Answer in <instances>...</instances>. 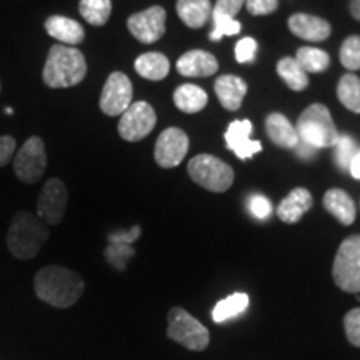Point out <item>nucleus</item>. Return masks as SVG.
Returning a JSON list of instances; mask_svg holds the SVG:
<instances>
[{"label": "nucleus", "instance_id": "obj_1", "mask_svg": "<svg viewBox=\"0 0 360 360\" xmlns=\"http://www.w3.org/2000/svg\"><path fill=\"white\" fill-rule=\"evenodd\" d=\"M84 278L62 265H47L34 277L35 295L56 309H69L82 297Z\"/></svg>", "mask_w": 360, "mask_h": 360}, {"label": "nucleus", "instance_id": "obj_2", "mask_svg": "<svg viewBox=\"0 0 360 360\" xmlns=\"http://www.w3.org/2000/svg\"><path fill=\"white\" fill-rule=\"evenodd\" d=\"M87 75L84 53L75 47L56 44L49 51L42 79L51 89H69L82 82Z\"/></svg>", "mask_w": 360, "mask_h": 360}, {"label": "nucleus", "instance_id": "obj_3", "mask_svg": "<svg viewBox=\"0 0 360 360\" xmlns=\"http://www.w3.org/2000/svg\"><path fill=\"white\" fill-rule=\"evenodd\" d=\"M49 227L37 215L20 210L13 215L7 232L8 252L15 259L30 260L39 254L45 242L49 240Z\"/></svg>", "mask_w": 360, "mask_h": 360}, {"label": "nucleus", "instance_id": "obj_4", "mask_svg": "<svg viewBox=\"0 0 360 360\" xmlns=\"http://www.w3.org/2000/svg\"><path fill=\"white\" fill-rule=\"evenodd\" d=\"M297 135L299 141L314 148L334 147L339 141V132L332 120L330 112L322 103H314L300 114L297 120Z\"/></svg>", "mask_w": 360, "mask_h": 360}, {"label": "nucleus", "instance_id": "obj_5", "mask_svg": "<svg viewBox=\"0 0 360 360\" xmlns=\"http://www.w3.org/2000/svg\"><path fill=\"white\" fill-rule=\"evenodd\" d=\"M332 277L344 292H360V236H350L342 242L334 259Z\"/></svg>", "mask_w": 360, "mask_h": 360}, {"label": "nucleus", "instance_id": "obj_6", "mask_svg": "<svg viewBox=\"0 0 360 360\" xmlns=\"http://www.w3.org/2000/svg\"><path fill=\"white\" fill-rule=\"evenodd\" d=\"M188 175L210 192H225L233 184V170L224 160L209 154L195 155L188 162Z\"/></svg>", "mask_w": 360, "mask_h": 360}, {"label": "nucleus", "instance_id": "obj_7", "mask_svg": "<svg viewBox=\"0 0 360 360\" xmlns=\"http://www.w3.org/2000/svg\"><path fill=\"white\" fill-rule=\"evenodd\" d=\"M167 337L177 344L184 345L193 352L205 350L210 342V334L204 323H200L195 317H192L187 310L174 307L169 312Z\"/></svg>", "mask_w": 360, "mask_h": 360}, {"label": "nucleus", "instance_id": "obj_8", "mask_svg": "<svg viewBox=\"0 0 360 360\" xmlns=\"http://www.w3.org/2000/svg\"><path fill=\"white\" fill-rule=\"evenodd\" d=\"M47 169V154L45 143L37 135L27 139L24 146L13 157V172L24 184H35L44 177Z\"/></svg>", "mask_w": 360, "mask_h": 360}, {"label": "nucleus", "instance_id": "obj_9", "mask_svg": "<svg viewBox=\"0 0 360 360\" xmlns=\"http://www.w3.org/2000/svg\"><path fill=\"white\" fill-rule=\"evenodd\" d=\"M155 124L157 115L154 107L143 101L134 102L120 115L119 135L127 142H139L154 130Z\"/></svg>", "mask_w": 360, "mask_h": 360}, {"label": "nucleus", "instance_id": "obj_10", "mask_svg": "<svg viewBox=\"0 0 360 360\" xmlns=\"http://www.w3.org/2000/svg\"><path fill=\"white\" fill-rule=\"evenodd\" d=\"M69 192L60 179H49L37 200V217L45 225H58L65 217Z\"/></svg>", "mask_w": 360, "mask_h": 360}, {"label": "nucleus", "instance_id": "obj_11", "mask_svg": "<svg viewBox=\"0 0 360 360\" xmlns=\"http://www.w3.org/2000/svg\"><path fill=\"white\" fill-rule=\"evenodd\" d=\"M132 82L122 72H114L107 77L101 94V110L109 117L122 115L132 103Z\"/></svg>", "mask_w": 360, "mask_h": 360}, {"label": "nucleus", "instance_id": "obj_12", "mask_svg": "<svg viewBox=\"0 0 360 360\" xmlns=\"http://www.w3.org/2000/svg\"><path fill=\"white\" fill-rule=\"evenodd\" d=\"M165 17L167 13L162 7H148L146 11L130 15L127 27L139 42L154 44L165 34Z\"/></svg>", "mask_w": 360, "mask_h": 360}, {"label": "nucleus", "instance_id": "obj_13", "mask_svg": "<svg viewBox=\"0 0 360 360\" xmlns=\"http://www.w3.org/2000/svg\"><path fill=\"white\" fill-rule=\"evenodd\" d=\"M188 150V137L177 127L165 129L155 142V162L164 169L177 167Z\"/></svg>", "mask_w": 360, "mask_h": 360}, {"label": "nucleus", "instance_id": "obj_14", "mask_svg": "<svg viewBox=\"0 0 360 360\" xmlns=\"http://www.w3.org/2000/svg\"><path fill=\"white\" fill-rule=\"evenodd\" d=\"M252 124L250 120H233L229 125L227 132H225V142L227 148L232 150L238 159H250L257 152L262 150V143L259 141H252Z\"/></svg>", "mask_w": 360, "mask_h": 360}, {"label": "nucleus", "instance_id": "obj_15", "mask_svg": "<svg viewBox=\"0 0 360 360\" xmlns=\"http://www.w3.org/2000/svg\"><path fill=\"white\" fill-rule=\"evenodd\" d=\"M290 32L310 42H323L330 37L332 27L327 20L310 13H294L289 19Z\"/></svg>", "mask_w": 360, "mask_h": 360}, {"label": "nucleus", "instance_id": "obj_16", "mask_svg": "<svg viewBox=\"0 0 360 360\" xmlns=\"http://www.w3.org/2000/svg\"><path fill=\"white\" fill-rule=\"evenodd\" d=\"M217 70V58L205 51H191L177 60V72L184 77H210Z\"/></svg>", "mask_w": 360, "mask_h": 360}, {"label": "nucleus", "instance_id": "obj_17", "mask_svg": "<svg viewBox=\"0 0 360 360\" xmlns=\"http://www.w3.org/2000/svg\"><path fill=\"white\" fill-rule=\"evenodd\" d=\"M45 30L56 39L62 45H69V47H75V45L82 44L85 39L84 27L79 24L77 20L69 19L64 15H52L45 20Z\"/></svg>", "mask_w": 360, "mask_h": 360}, {"label": "nucleus", "instance_id": "obj_18", "mask_svg": "<svg viewBox=\"0 0 360 360\" xmlns=\"http://www.w3.org/2000/svg\"><path fill=\"white\" fill-rule=\"evenodd\" d=\"M312 207V193L307 188L297 187L278 204V219L285 224H297Z\"/></svg>", "mask_w": 360, "mask_h": 360}, {"label": "nucleus", "instance_id": "obj_19", "mask_svg": "<svg viewBox=\"0 0 360 360\" xmlns=\"http://www.w3.org/2000/svg\"><path fill=\"white\" fill-rule=\"evenodd\" d=\"M215 94H217L224 109L236 112L240 109L247 94V84L237 75H222L215 82Z\"/></svg>", "mask_w": 360, "mask_h": 360}, {"label": "nucleus", "instance_id": "obj_20", "mask_svg": "<svg viewBox=\"0 0 360 360\" xmlns=\"http://www.w3.org/2000/svg\"><path fill=\"white\" fill-rule=\"evenodd\" d=\"M267 135L276 146L282 148H295L299 146V135L290 120L282 114H270L265 119Z\"/></svg>", "mask_w": 360, "mask_h": 360}, {"label": "nucleus", "instance_id": "obj_21", "mask_svg": "<svg viewBox=\"0 0 360 360\" xmlns=\"http://www.w3.org/2000/svg\"><path fill=\"white\" fill-rule=\"evenodd\" d=\"M323 207L342 225L354 224L355 215H357L352 197L347 192L340 191V188H330V191H327L326 195H323Z\"/></svg>", "mask_w": 360, "mask_h": 360}, {"label": "nucleus", "instance_id": "obj_22", "mask_svg": "<svg viewBox=\"0 0 360 360\" xmlns=\"http://www.w3.org/2000/svg\"><path fill=\"white\" fill-rule=\"evenodd\" d=\"M175 8L184 24L191 29H200L212 17L210 0H177Z\"/></svg>", "mask_w": 360, "mask_h": 360}, {"label": "nucleus", "instance_id": "obj_23", "mask_svg": "<svg viewBox=\"0 0 360 360\" xmlns=\"http://www.w3.org/2000/svg\"><path fill=\"white\" fill-rule=\"evenodd\" d=\"M207 102H209V97H207L205 90L197 85L184 84L174 92L175 107L186 114H197V112L204 110Z\"/></svg>", "mask_w": 360, "mask_h": 360}, {"label": "nucleus", "instance_id": "obj_24", "mask_svg": "<svg viewBox=\"0 0 360 360\" xmlns=\"http://www.w3.org/2000/svg\"><path fill=\"white\" fill-rule=\"evenodd\" d=\"M135 72L147 80H162L169 75L170 64L164 53L147 52L135 60Z\"/></svg>", "mask_w": 360, "mask_h": 360}, {"label": "nucleus", "instance_id": "obj_25", "mask_svg": "<svg viewBox=\"0 0 360 360\" xmlns=\"http://www.w3.org/2000/svg\"><path fill=\"white\" fill-rule=\"evenodd\" d=\"M247 307H249V295L244 294V292H236V294L219 300L212 310V319L215 323L225 322L229 319L244 314Z\"/></svg>", "mask_w": 360, "mask_h": 360}, {"label": "nucleus", "instance_id": "obj_26", "mask_svg": "<svg viewBox=\"0 0 360 360\" xmlns=\"http://www.w3.org/2000/svg\"><path fill=\"white\" fill-rule=\"evenodd\" d=\"M277 74L281 79L287 84V87L300 92V90L307 89L309 85V75L305 74L302 67L297 64L295 58L283 57L277 64Z\"/></svg>", "mask_w": 360, "mask_h": 360}, {"label": "nucleus", "instance_id": "obj_27", "mask_svg": "<svg viewBox=\"0 0 360 360\" xmlns=\"http://www.w3.org/2000/svg\"><path fill=\"white\" fill-rule=\"evenodd\" d=\"M297 64L302 67L305 74H321L330 65V57L327 52L314 47H300L295 56Z\"/></svg>", "mask_w": 360, "mask_h": 360}, {"label": "nucleus", "instance_id": "obj_28", "mask_svg": "<svg viewBox=\"0 0 360 360\" xmlns=\"http://www.w3.org/2000/svg\"><path fill=\"white\" fill-rule=\"evenodd\" d=\"M79 12L90 25L102 27L110 19L112 0H80Z\"/></svg>", "mask_w": 360, "mask_h": 360}, {"label": "nucleus", "instance_id": "obj_29", "mask_svg": "<svg viewBox=\"0 0 360 360\" xmlns=\"http://www.w3.org/2000/svg\"><path fill=\"white\" fill-rule=\"evenodd\" d=\"M337 96L345 109L360 114V79L357 75H344L337 85Z\"/></svg>", "mask_w": 360, "mask_h": 360}, {"label": "nucleus", "instance_id": "obj_30", "mask_svg": "<svg viewBox=\"0 0 360 360\" xmlns=\"http://www.w3.org/2000/svg\"><path fill=\"white\" fill-rule=\"evenodd\" d=\"M340 62L345 69L360 70V35H350L340 47Z\"/></svg>", "mask_w": 360, "mask_h": 360}, {"label": "nucleus", "instance_id": "obj_31", "mask_svg": "<svg viewBox=\"0 0 360 360\" xmlns=\"http://www.w3.org/2000/svg\"><path fill=\"white\" fill-rule=\"evenodd\" d=\"M212 19H214V29L209 35L210 42H219V40L225 37V35H236L240 32V22L232 19V17L212 13Z\"/></svg>", "mask_w": 360, "mask_h": 360}, {"label": "nucleus", "instance_id": "obj_32", "mask_svg": "<svg viewBox=\"0 0 360 360\" xmlns=\"http://www.w3.org/2000/svg\"><path fill=\"white\" fill-rule=\"evenodd\" d=\"M335 162L342 170H347L350 167L354 155L357 154V147L352 137L349 135H339V141L335 143Z\"/></svg>", "mask_w": 360, "mask_h": 360}, {"label": "nucleus", "instance_id": "obj_33", "mask_svg": "<svg viewBox=\"0 0 360 360\" xmlns=\"http://www.w3.org/2000/svg\"><path fill=\"white\" fill-rule=\"evenodd\" d=\"M135 255L132 245L127 244H109L105 249V259L110 265H114L117 270H125L127 262Z\"/></svg>", "mask_w": 360, "mask_h": 360}, {"label": "nucleus", "instance_id": "obj_34", "mask_svg": "<svg viewBox=\"0 0 360 360\" xmlns=\"http://www.w3.org/2000/svg\"><path fill=\"white\" fill-rule=\"evenodd\" d=\"M345 335L354 347H360V307L349 310L344 317Z\"/></svg>", "mask_w": 360, "mask_h": 360}, {"label": "nucleus", "instance_id": "obj_35", "mask_svg": "<svg viewBox=\"0 0 360 360\" xmlns=\"http://www.w3.org/2000/svg\"><path fill=\"white\" fill-rule=\"evenodd\" d=\"M255 53H257V42H255L252 37H244L240 39L236 45V58L240 64H247V62H252L255 58Z\"/></svg>", "mask_w": 360, "mask_h": 360}, {"label": "nucleus", "instance_id": "obj_36", "mask_svg": "<svg viewBox=\"0 0 360 360\" xmlns=\"http://www.w3.org/2000/svg\"><path fill=\"white\" fill-rule=\"evenodd\" d=\"M249 210L255 219L265 220L272 214V204H270L269 199L257 193V195H252L249 199Z\"/></svg>", "mask_w": 360, "mask_h": 360}, {"label": "nucleus", "instance_id": "obj_37", "mask_svg": "<svg viewBox=\"0 0 360 360\" xmlns=\"http://www.w3.org/2000/svg\"><path fill=\"white\" fill-rule=\"evenodd\" d=\"M247 11L252 15H269L278 7V0H245Z\"/></svg>", "mask_w": 360, "mask_h": 360}, {"label": "nucleus", "instance_id": "obj_38", "mask_svg": "<svg viewBox=\"0 0 360 360\" xmlns=\"http://www.w3.org/2000/svg\"><path fill=\"white\" fill-rule=\"evenodd\" d=\"M141 227L139 225H134L132 229H129V231H119V232H112L109 233V237H107V240H109V244H127V245H132L135 240H137L139 237H141Z\"/></svg>", "mask_w": 360, "mask_h": 360}, {"label": "nucleus", "instance_id": "obj_39", "mask_svg": "<svg viewBox=\"0 0 360 360\" xmlns=\"http://www.w3.org/2000/svg\"><path fill=\"white\" fill-rule=\"evenodd\" d=\"M245 0H217L215 7H212V13H219V15L225 17H236L240 12L242 6Z\"/></svg>", "mask_w": 360, "mask_h": 360}, {"label": "nucleus", "instance_id": "obj_40", "mask_svg": "<svg viewBox=\"0 0 360 360\" xmlns=\"http://www.w3.org/2000/svg\"><path fill=\"white\" fill-rule=\"evenodd\" d=\"M15 147V139L11 137V135H2L0 137V167H6L8 162L12 160Z\"/></svg>", "mask_w": 360, "mask_h": 360}, {"label": "nucleus", "instance_id": "obj_41", "mask_svg": "<svg viewBox=\"0 0 360 360\" xmlns=\"http://www.w3.org/2000/svg\"><path fill=\"white\" fill-rule=\"evenodd\" d=\"M295 152H297V155L300 157V159H312V157L315 155V152H317V148L310 147L304 142H299V146L295 147Z\"/></svg>", "mask_w": 360, "mask_h": 360}, {"label": "nucleus", "instance_id": "obj_42", "mask_svg": "<svg viewBox=\"0 0 360 360\" xmlns=\"http://www.w3.org/2000/svg\"><path fill=\"white\" fill-rule=\"evenodd\" d=\"M350 174H352L354 179H359L360 180V152H357V154L354 155L352 162H350Z\"/></svg>", "mask_w": 360, "mask_h": 360}, {"label": "nucleus", "instance_id": "obj_43", "mask_svg": "<svg viewBox=\"0 0 360 360\" xmlns=\"http://www.w3.org/2000/svg\"><path fill=\"white\" fill-rule=\"evenodd\" d=\"M350 15L360 20V0H350Z\"/></svg>", "mask_w": 360, "mask_h": 360}, {"label": "nucleus", "instance_id": "obj_44", "mask_svg": "<svg viewBox=\"0 0 360 360\" xmlns=\"http://www.w3.org/2000/svg\"><path fill=\"white\" fill-rule=\"evenodd\" d=\"M6 114H7V115H12V114H13V109H11V107H7Z\"/></svg>", "mask_w": 360, "mask_h": 360}, {"label": "nucleus", "instance_id": "obj_45", "mask_svg": "<svg viewBox=\"0 0 360 360\" xmlns=\"http://www.w3.org/2000/svg\"><path fill=\"white\" fill-rule=\"evenodd\" d=\"M0 90H2V89H0Z\"/></svg>", "mask_w": 360, "mask_h": 360}]
</instances>
